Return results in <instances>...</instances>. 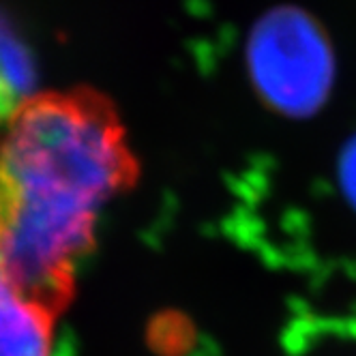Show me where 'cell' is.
I'll list each match as a JSON object with an SVG mask.
<instances>
[{
  "mask_svg": "<svg viewBox=\"0 0 356 356\" xmlns=\"http://www.w3.org/2000/svg\"><path fill=\"white\" fill-rule=\"evenodd\" d=\"M140 159L120 112L90 86L39 90L0 131V268L52 300Z\"/></svg>",
  "mask_w": 356,
  "mask_h": 356,
  "instance_id": "6da1fadb",
  "label": "cell"
},
{
  "mask_svg": "<svg viewBox=\"0 0 356 356\" xmlns=\"http://www.w3.org/2000/svg\"><path fill=\"white\" fill-rule=\"evenodd\" d=\"M0 356H56L49 298L0 268Z\"/></svg>",
  "mask_w": 356,
  "mask_h": 356,
  "instance_id": "3957f363",
  "label": "cell"
},
{
  "mask_svg": "<svg viewBox=\"0 0 356 356\" xmlns=\"http://www.w3.org/2000/svg\"><path fill=\"white\" fill-rule=\"evenodd\" d=\"M39 92L29 45L0 7V131Z\"/></svg>",
  "mask_w": 356,
  "mask_h": 356,
  "instance_id": "277c9868",
  "label": "cell"
},
{
  "mask_svg": "<svg viewBox=\"0 0 356 356\" xmlns=\"http://www.w3.org/2000/svg\"><path fill=\"white\" fill-rule=\"evenodd\" d=\"M245 65L258 99L284 116L309 114L328 88V47L314 22L290 7L253 24Z\"/></svg>",
  "mask_w": 356,
  "mask_h": 356,
  "instance_id": "7a4b0ae2",
  "label": "cell"
}]
</instances>
